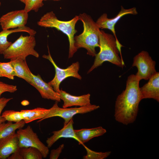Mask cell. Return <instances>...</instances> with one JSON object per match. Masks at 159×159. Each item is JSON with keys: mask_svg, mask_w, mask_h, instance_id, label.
I'll return each instance as SVG.
<instances>
[{"mask_svg": "<svg viewBox=\"0 0 159 159\" xmlns=\"http://www.w3.org/2000/svg\"><path fill=\"white\" fill-rule=\"evenodd\" d=\"M140 80L133 74L127 78L126 88L115 101L114 116L117 122L124 125L133 123L136 120L139 103L142 100Z\"/></svg>", "mask_w": 159, "mask_h": 159, "instance_id": "6da1fadb", "label": "cell"}, {"mask_svg": "<svg viewBox=\"0 0 159 159\" xmlns=\"http://www.w3.org/2000/svg\"><path fill=\"white\" fill-rule=\"evenodd\" d=\"M100 50L96 54L93 64L88 70L87 73L107 61L121 68L125 65L124 62L119 54H121L122 46L117 41L114 35L101 30L100 35Z\"/></svg>", "mask_w": 159, "mask_h": 159, "instance_id": "7a4b0ae2", "label": "cell"}, {"mask_svg": "<svg viewBox=\"0 0 159 159\" xmlns=\"http://www.w3.org/2000/svg\"><path fill=\"white\" fill-rule=\"evenodd\" d=\"M79 20L82 22L83 31L80 34L74 37V45L77 50L84 48L87 54L92 57L96 54L95 48L100 47V35L101 30L90 15L85 13L79 16Z\"/></svg>", "mask_w": 159, "mask_h": 159, "instance_id": "3957f363", "label": "cell"}, {"mask_svg": "<svg viewBox=\"0 0 159 159\" xmlns=\"http://www.w3.org/2000/svg\"><path fill=\"white\" fill-rule=\"evenodd\" d=\"M79 20V16L77 15L68 21L60 20L57 19L53 11H51L42 16L37 24L42 27L55 28L67 35L69 43L68 57L70 58L77 50L74 45V38L75 34L77 32L75 25Z\"/></svg>", "mask_w": 159, "mask_h": 159, "instance_id": "277c9868", "label": "cell"}, {"mask_svg": "<svg viewBox=\"0 0 159 159\" xmlns=\"http://www.w3.org/2000/svg\"><path fill=\"white\" fill-rule=\"evenodd\" d=\"M36 44L34 35L23 36L21 34L2 54L4 59L10 60L16 58L26 60V57L30 55L38 58L39 54L34 49Z\"/></svg>", "mask_w": 159, "mask_h": 159, "instance_id": "5b68a950", "label": "cell"}, {"mask_svg": "<svg viewBox=\"0 0 159 159\" xmlns=\"http://www.w3.org/2000/svg\"><path fill=\"white\" fill-rule=\"evenodd\" d=\"M48 55L44 54L42 57L49 60L54 67L55 74L53 79L48 83L51 86L54 90L59 93L60 91L59 85L61 83L67 78L72 77L81 80L82 77L78 73L80 67V63L77 62L72 63L65 69H62L56 64L50 54L49 47Z\"/></svg>", "mask_w": 159, "mask_h": 159, "instance_id": "8992f818", "label": "cell"}, {"mask_svg": "<svg viewBox=\"0 0 159 159\" xmlns=\"http://www.w3.org/2000/svg\"><path fill=\"white\" fill-rule=\"evenodd\" d=\"M58 102L56 101L53 106L50 109L48 114L44 117L39 120L37 122L50 118L59 117L64 120V125L67 124L73 118V117L78 114H83L89 112L100 108V106L95 105L71 108H61L58 105Z\"/></svg>", "mask_w": 159, "mask_h": 159, "instance_id": "52a82bcc", "label": "cell"}, {"mask_svg": "<svg viewBox=\"0 0 159 159\" xmlns=\"http://www.w3.org/2000/svg\"><path fill=\"white\" fill-rule=\"evenodd\" d=\"M155 64L149 53L142 51L134 57L132 66L137 67L138 71L135 75L140 81L148 80L157 72Z\"/></svg>", "mask_w": 159, "mask_h": 159, "instance_id": "ba28073f", "label": "cell"}, {"mask_svg": "<svg viewBox=\"0 0 159 159\" xmlns=\"http://www.w3.org/2000/svg\"><path fill=\"white\" fill-rule=\"evenodd\" d=\"M16 134L19 147H33L38 149L43 158H46L49 153V149L41 141L32 127L28 125L24 129H19Z\"/></svg>", "mask_w": 159, "mask_h": 159, "instance_id": "9c48e42d", "label": "cell"}, {"mask_svg": "<svg viewBox=\"0 0 159 159\" xmlns=\"http://www.w3.org/2000/svg\"><path fill=\"white\" fill-rule=\"evenodd\" d=\"M28 18V12L24 9L12 11L1 17L0 25L2 30L24 27L27 23Z\"/></svg>", "mask_w": 159, "mask_h": 159, "instance_id": "30bf717a", "label": "cell"}, {"mask_svg": "<svg viewBox=\"0 0 159 159\" xmlns=\"http://www.w3.org/2000/svg\"><path fill=\"white\" fill-rule=\"evenodd\" d=\"M138 13L136 7L125 9L121 6L120 11L115 17L109 18L106 13H103L97 19L96 22L100 29H107L110 30L113 33L117 41L119 42L116 34L115 29L116 24L125 15L129 14L135 15L137 14Z\"/></svg>", "mask_w": 159, "mask_h": 159, "instance_id": "8fae6325", "label": "cell"}, {"mask_svg": "<svg viewBox=\"0 0 159 159\" xmlns=\"http://www.w3.org/2000/svg\"><path fill=\"white\" fill-rule=\"evenodd\" d=\"M32 76L29 84L38 91L42 98L58 102L61 101L59 94L55 91L48 83L44 81L39 74L35 75L32 73Z\"/></svg>", "mask_w": 159, "mask_h": 159, "instance_id": "7c38bea8", "label": "cell"}, {"mask_svg": "<svg viewBox=\"0 0 159 159\" xmlns=\"http://www.w3.org/2000/svg\"><path fill=\"white\" fill-rule=\"evenodd\" d=\"M148 82L140 90L142 100L153 99L159 102V73L157 72L150 77Z\"/></svg>", "mask_w": 159, "mask_h": 159, "instance_id": "4fadbf2b", "label": "cell"}, {"mask_svg": "<svg viewBox=\"0 0 159 159\" xmlns=\"http://www.w3.org/2000/svg\"><path fill=\"white\" fill-rule=\"evenodd\" d=\"M61 100L63 101V108H67L72 106L84 107L90 105V95L89 93L81 96L72 95L66 91L60 90L59 93Z\"/></svg>", "mask_w": 159, "mask_h": 159, "instance_id": "5bb4252c", "label": "cell"}, {"mask_svg": "<svg viewBox=\"0 0 159 159\" xmlns=\"http://www.w3.org/2000/svg\"><path fill=\"white\" fill-rule=\"evenodd\" d=\"M74 121L73 118L66 125H64L63 127L61 129L53 131V135L47 138L46 142L47 146L49 148L60 138H72L79 142V140L75 133L73 128Z\"/></svg>", "mask_w": 159, "mask_h": 159, "instance_id": "9a60e30c", "label": "cell"}, {"mask_svg": "<svg viewBox=\"0 0 159 159\" xmlns=\"http://www.w3.org/2000/svg\"><path fill=\"white\" fill-rule=\"evenodd\" d=\"M18 148V139L15 132L0 139V159L8 158Z\"/></svg>", "mask_w": 159, "mask_h": 159, "instance_id": "2e32d148", "label": "cell"}, {"mask_svg": "<svg viewBox=\"0 0 159 159\" xmlns=\"http://www.w3.org/2000/svg\"><path fill=\"white\" fill-rule=\"evenodd\" d=\"M74 131L78 140L79 144L83 145L84 143L92 138L102 136L107 132L105 129L101 126L89 129L74 130Z\"/></svg>", "mask_w": 159, "mask_h": 159, "instance_id": "e0dca14e", "label": "cell"}, {"mask_svg": "<svg viewBox=\"0 0 159 159\" xmlns=\"http://www.w3.org/2000/svg\"><path fill=\"white\" fill-rule=\"evenodd\" d=\"M10 62L16 72V77L23 79L29 84L32 80V73L26 60L16 58L11 59Z\"/></svg>", "mask_w": 159, "mask_h": 159, "instance_id": "ac0fdd59", "label": "cell"}, {"mask_svg": "<svg viewBox=\"0 0 159 159\" xmlns=\"http://www.w3.org/2000/svg\"><path fill=\"white\" fill-rule=\"evenodd\" d=\"M20 32H26L33 35H35L37 33L34 30L25 26L13 29L2 30L0 32V54H3L12 43L7 40V37L11 34Z\"/></svg>", "mask_w": 159, "mask_h": 159, "instance_id": "d6986e66", "label": "cell"}, {"mask_svg": "<svg viewBox=\"0 0 159 159\" xmlns=\"http://www.w3.org/2000/svg\"><path fill=\"white\" fill-rule=\"evenodd\" d=\"M49 111V109L37 107L32 110H22L20 111L22 120L25 123L34 120H40L44 117Z\"/></svg>", "mask_w": 159, "mask_h": 159, "instance_id": "ffe728a7", "label": "cell"}, {"mask_svg": "<svg viewBox=\"0 0 159 159\" xmlns=\"http://www.w3.org/2000/svg\"><path fill=\"white\" fill-rule=\"evenodd\" d=\"M25 124L23 120L14 123L10 121L3 123L0 125V139L11 135L16 130L21 128Z\"/></svg>", "mask_w": 159, "mask_h": 159, "instance_id": "44dd1931", "label": "cell"}, {"mask_svg": "<svg viewBox=\"0 0 159 159\" xmlns=\"http://www.w3.org/2000/svg\"><path fill=\"white\" fill-rule=\"evenodd\" d=\"M18 150L22 159H42V155L37 148L33 147H19Z\"/></svg>", "mask_w": 159, "mask_h": 159, "instance_id": "7402d4cb", "label": "cell"}, {"mask_svg": "<svg viewBox=\"0 0 159 159\" xmlns=\"http://www.w3.org/2000/svg\"><path fill=\"white\" fill-rule=\"evenodd\" d=\"M16 76V72L10 62H0V77L13 80Z\"/></svg>", "mask_w": 159, "mask_h": 159, "instance_id": "603a6c76", "label": "cell"}, {"mask_svg": "<svg viewBox=\"0 0 159 159\" xmlns=\"http://www.w3.org/2000/svg\"><path fill=\"white\" fill-rule=\"evenodd\" d=\"M1 116L8 121L18 122L23 120L20 111L7 110L2 113Z\"/></svg>", "mask_w": 159, "mask_h": 159, "instance_id": "cb8c5ba5", "label": "cell"}, {"mask_svg": "<svg viewBox=\"0 0 159 159\" xmlns=\"http://www.w3.org/2000/svg\"><path fill=\"white\" fill-rule=\"evenodd\" d=\"M87 154L83 157L84 159H103L107 157L110 154V152H97L92 150L84 145Z\"/></svg>", "mask_w": 159, "mask_h": 159, "instance_id": "d4e9b609", "label": "cell"}, {"mask_svg": "<svg viewBox=\"0 0 159 159\" xmlns=\"http://www.w3.org/2000/svg\"><path fill=\"white\" fill-rule=\"evenodd\" d=\"M43 0H27L24 9L28 13L34 11L37 12L44 5Z\"/></svg>", "mask_w": 159, "mask_h": 159, "instance_id": "484cf974", "label": "cell"}, {"mask_svg": "<svg viewBox=\"0 0 159 159\" xmlns=\"http://www.w3.org/2000/svg\"><path fill=\"white\" fill-rule=\"evenodd\" d=\"M17 89L16 85L8 84L0 81V98L3 93L6 92L13 93L17 91Z\"/></svg>", "mask_w": 159, "mask_h": 159, "instance_id": "4316f807", "label": "cell"}, {"mask_svg": "<svg viewBox=\"0 0 159 159\" xmlns=\"http://www.w3.org/2000/svg\"><path fill=\"white\" fill-rule=\"evenodd\" d=\"M12 99V98H6L3 97L0 98V125L6 121L5 118L2 116L1 115V112L7 103Z\"/></svg>", "mask_w": 159, "mask_h": 159, "instance_id": "83f0119b", "label": "cell"}, {"mask_svg": "<svg viewBox=\"0 0 159 159\" xmlns=\"http://www.w3.org/2000/svg\"><path fill=\"white\" fill-rule=\"evenodd\" d=\"M64 148V145L62 144L60 145L57 149L52 150L51 151L49 155V159H58Z\"/></svg>", "mask_w": 159, "mask_h": 159, "instance_id": "f1b7e54d", "label": "cell"}, {"mask_svg": "<svg viewBox=\"0 0 159 159\" xmlns=\"http://www.w3.org/2000/svg\"><path fill=\"white\" fill-rule=\"evenodd\" d=\"M17 150L12 153L8 158L9 159H22V158Z\"/></svg>", "mask_w": 159, "mask_h": 159, "instance_id": "f546056e", "label": "cell"}, {"mask_svg": "<svg viewBox=\"0 0 159 159\" xmlns=\"http://www.w3.org/2000/svg\"><path fill=\"white\" fill-rule=\"evenodd\" d=\"M19 0L21 2H22L24 3V4H25L27 1V0Z\"/></svg>", "mask_w": 159, "mask_h": 159, "instance_id": "4dcf8cb0", "label": "cell"}, {"mask_svg": "<svg viewBox=\"0 0 159 159\" xmlns=\"http://www.w3.org/2000/svg\"><path fill=\"white\" fill-rule=\"evenodd\" d=\"M43 1H46V0H43ZM56 0V1H59V0Z\"/></svg>", "mask_w": 159, "mask_h": 159, "instance_id": "1f68e13d", "label": "cell"}, {"mask_svg": "<svg viewBox=\"0 0 159 159\" xmlns=\"http://www.w3.org/2000/svg\"><path fill=\"white\" fill-rule=\"evenodd\" d=\"M1 2H0V6H1Z\"/></svg>", "mask_w": 159, "mask_h": 159, "instance_id": "d6a6232c", "label": "cell"}]
</instances>
